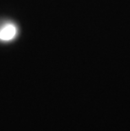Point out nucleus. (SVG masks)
Segmentation results:
<instances>
[{
	"label": "nucleus",
	"instance_id": "f257e3e1",
	"mask_svg": "<svg viewBox=\"0 0 130 131\" xmlns=\"http://www.w3.org/2000/svg\"><path fill=\"white\" fill-rule=\"evenodd\" d=\"M16 35V28L14 25H6L0 30V39L3 41H9Z\"/></svg>",
	"mask_w": 130,
	"mask_h": 131
}]
</instances>
